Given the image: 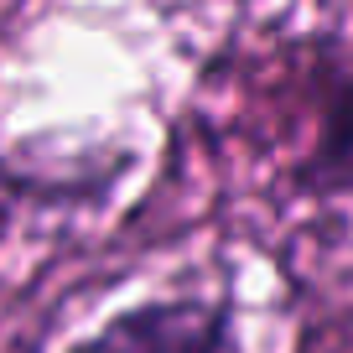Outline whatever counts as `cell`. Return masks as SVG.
Instances as JSON below:
<instances>
[{
	"label": "cell",
	"mask_w": 353,
	"mask_h": 353,
	"mask_svg": "<svg viewBox=\"0 0 353 353\" xmlns=\"http://www.w3.org/2000/svg\"><path fill=\"white\" fill-rule=\"evenodd\" d=\"M68 353H244L234 301L223 296H156L114 312Z\"/></svg>",
	"instance_id": "6da1fadb"
},
{
	"label": "cell",
	"mask_w": 353,
	"mask_h": 353,
	"mask_svg": "<svg viewBox=\"0 0 353 353\" xmlns=\"http://www.w3.org/2000/svg\"><path fill=\"white\" fill-rule=\"evenodd\" d=\"M312 353H348V348H343V327H332L327 343H322V348H312Z\"/></svg>",
	"instance_id": "7a4b0ae2"
}]
</instances>
